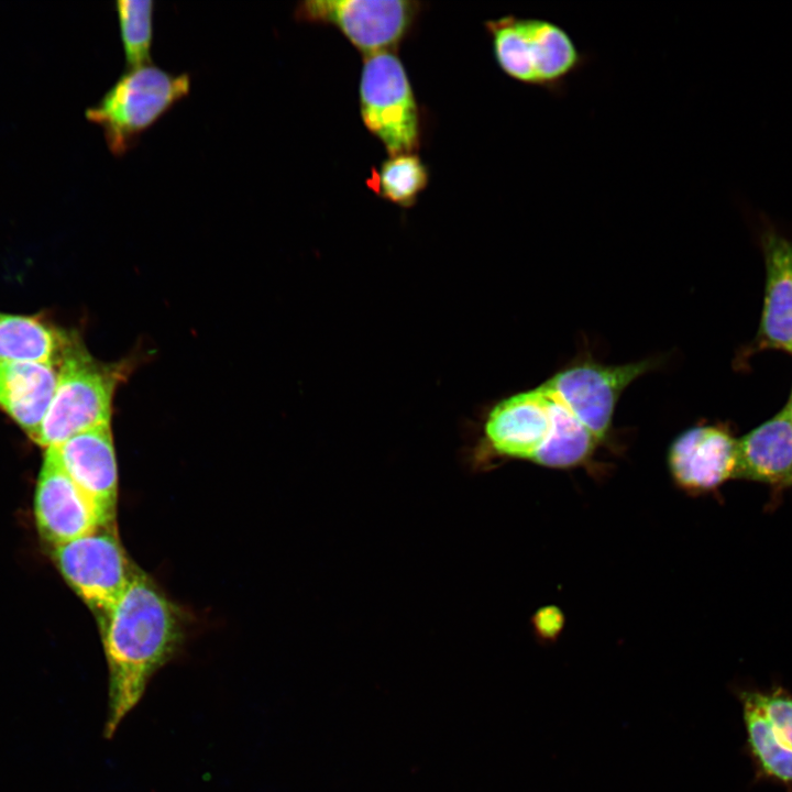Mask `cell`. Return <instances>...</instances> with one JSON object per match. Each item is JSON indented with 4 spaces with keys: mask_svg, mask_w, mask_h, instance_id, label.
I'll return each instance as SVG.
<instances>
[{
    "mask_svg": "<svg viewBox=\"0 0 792 792\" xmlns=\"http://www.w3.org/2000/svg\"><path fill=\"white\" fill-rule=\"evenodd\" d=\"M735 476L768 484L792 483V422L787 406L737 440Z\"/></svg>",
    "mask_w": 792,
    "mask_h": 792,
    "instance_id": "cell-15",
    "label": "cell"
},
{
    "mask_svg": "<svg viewBox=\"0 0 792 792\" xmlns=\"http://www.w3.org/2000/svg\"><path fill=\"white\" fill-rule=\"evenodd\" d=\"M752 224L766 263V287L759 341L765 348L792 353V235L749 198H735Z\"/></svg>",
    "mask_w": 792,
    "mask_h": 792,
    "instance_id": "cell-9",
    "label": "cell"
},
{
    "mask_svg": "<svg viewBox=\"0 0 792 792\" xmlns=\"http://www.w3.org/2000/svg\"><path fill=\"white\" fill-rule=\"evenodd\" d=\"M651 367L650 361L623 365L586 361L556 373L546 384L600 442L610 430L614 410L624 389Z\"/></svg>",
    "mask_w": 792,
    "mask_h": 792,
    "instance_id": "cell-10",
    "label": "cell"
},
{
    "mask_svg": "<svg viewBox=\"0 0 792 792\" xmlns=\"http://www.w3.org/2000/svg\"><path fill=\"white\" fill-rule=\"evenodd\" d=\"M116 12L128 68L152 63L153 0H118Z\"/></svg>",
    "mask_w": 792,
    "mask_h": 792,
    "instance_id": "cell-19",
    "label": "cell"
},
{
    "mask_svg": "<svg viewBox=\"0 0 792 792\" xmlns=\"http://www.w3.org/2000/svg\"><path fill=\"white\" fill-rule=\"evenodd\" d=\"M542 385L550 400L551 430L532 462L554 469L578 466L592 455L598 441L552 389Z\"/></svg>",
    "mask_w": 792,
    "mask_h": 792,
    "instance_id": "cell-18",
    "label": "cell"
},
{
    "mask_svg": "<svg viewBox=\"0 0 792 792\" xmlns=\"http://www.w3.org/2000/svg\"><path fill=\"white\" fill-rule=\"evenodd\" d=\"M40 532L55 547L108 525L112 518L62 469L46 449L35 493Z\"/></svg>",
    "mask_w": 792,
    "mask_h": 792,
    "instance_id": "cell-11",
    "label": "cell"
},
{
    "mask_svg": "<svg viewBox=\"0 0 792 792\" xmlns=\"http://www.w3.org/2000/svg\"><path fill=\"white\" fill-rule=\"evenodd\" d=\"M787 407H788L789 415H790V419H791V422H792V395H791V398H790L789 403L787 404Z\"/></svg>",
    "mask_w": 792,
    "mask_h": 792,
    "instance_id": "cell-22",
    "label": "cell"
},
{
    "mask_svg": "<svg viewBox=\"0 0 792 792\" xmlns=\"http://www.w3.org/2000/svg\"><path fill=\"white\" fill-rule=\"evenodd\" d=\"M46 449L67 475L113 519L118 466L110 424L92 427Z\"/></svg>",
    "mask_w": 792,
    "mask_h": 792,
    "instance_id": "cell-14",
    "label": "cell"
},
{
    "mask_svg": "<svg viewBox=\"0 0 792 792\" xmlns=\"http://www.w3.org/2000/svg\"><path fill=\"white\" fill-rule=\"evenodd\" d=\"M107 526L55 547V559L64 578L91 607L105 615L136 573L118 536Z\"/></svg>",
    "mask_w": 792,
    "mask_h": 792,
    "instance_id": "cell-8",
    "label": "cell"
},
{
    "mask_svg": "<svg viewBox=\"0 0 792 792\" xmlns=\"http://www.w3.org/2000/svg\"><path fill=\"white\" fill-rule=\"evenodd\" d=\"M668 462L675 483L685 491H712L735 476L737 440L721 426H696L672 442Z\"/></svg>",
    "mask_w": 792,
    "mask_h": 792,
    "instance_id": "cell-13",
    "label": "cell"
},
{
    "mask_svg": "<svg viewBox=\"0 0 792 792\" xmlns=\"http://www.w3.org/2000/svg\"><path fill=\"white\" fill-rule=\"evenodd\" d=\"M179 636L172 603L148 578L136 572L106 614L103 626L110 672L108 738L140 702L152 675L172 657Z\"/></svg>",
    "mask_w": 792,
    "mask_h": 792,
    "instance_id": "cell-1",
    "label": "cell"
},
{
    "mask_svg": "<svg viewBox=\"0 0 792 792\" xmlns=\"http://www.w3.org/2000/svg\"><path fill=\"white\" fill-rule=\"evenodd\" d=\"M117 375L70 339L57 365V381L45 416L31 438L46 448L99 425L110 424Z\"/></svg>",
    "mask_w": 792,
    "mask_h": 792,
    "instance_id": "cell-4",
    "label": "cell"
},
{
    "mask_svg": "<svg viewBox=\"0 0 792 792\" xmlns=\"http://www.w3.org/2000/svg\"><path fill=\"white\" fill-rule=\"evenodd\" d=\"M70 339L40 318L0 311V361L57 366Z\"/></svg>",
    "mask_w": 792,
    "mask_h": 792,
    "instance_id": "cell-17",
    "label": "cell"
},
{
    "mask_svg": "<svg viewBox=\"0 0 792 792\" xmlns=\"http://www.w3.org/2000/svg\"><path fill=\"white\" fill-rule=\"evenodd\" d=\"M428 184V170L414 153L391 155L377 173L376 191L400 207L413 206Z\"/></svg>",
    "mask_w": 792,
    "mask_h": 792,
    "instance_id": "cell-20",
    "label": "cell"
},
{
    "mask_svg": "<svg viewBox=\"0 0 792 792\" xmlns=\"http://www.w3.org/2000/svg\"><path fill=\"white\" fill-rule=\"evenodd\" d=\"M418 11L419 3L407 0H307L295 16L336 26L365 57L394 51Z\"/></svg>",
    "mask_w": 792,
    "mask_h": 792,
    "instance_id": "cell-7",
    "label": "cell"
},
{
    "mask_svg": "<svg viewBox=\"0 0 792 792\" xmlns=\"http://www.w3.org/2000/svg\"><path fill=\"white\" fill-rule=\"evenodd\" d=\"M189 90L188 73L174 74L153 63L131 67L87 110V117L102 127L109 150L120 156Z\"/></svg>",
    "mask_w": 792,
    "mask_h": 792,
    "instance_id": "cell-3",
    "label": "cell"
},
{
    "mask_svg": "<svg viewBox=\"0 0 792 792\" xmlns=\"http://www.w3.org/2000/svg\"><path fill=\"white\" fill-rule=\"evenodd\" d=\"M56 381V365L0 361V409L30 438L45 416Z\"/></svg>",
    "mask_w": 792,
    "mask_h": 792,
    "instance_id": "cell-16",
    "label": "cell"
},
{
    "mask_svg": "<svg viewBox=\"0 0 792 792\" xmlns=\"http://www.w3.org/2000/svg\"><path fill=\"white\" fill-rule=\"evenodd\" d=\"M535 627L539 638L553 640L562 628V615L554 607H546L537 613Z\"/></svg>",
    "mask_w": 792,
    "mask_h": 792,
    "instance_id": "cell-21",
    "label": "cell"
},
{
    "mask_svg": "<svg viewBox=\"0 0 792 792\" xmlns=\"http://www.w3.org/2000/svg\"><path fill=\"white\" fill-rule=\"evenodd\" d=\"M734 695L740 705L745 750L757 780L792 792V692L781 685L738 686Z\"/></svg>",
    "mask_w": 792,
    "mask_h": 792,
    "instance_id": "cell-6",
    "label": "cell"
},
{
    "mask_svg": "<svg viewBox=\"0 0 792 792\" xmlns=\"http://www.w3.org/2000/svg\"><path fill=\"white\" fill-rule=\"evenodd\" d=\"M360 111L366 129L389 155L413 153L419 144V112L400 59L393 52L364 57Z\"/></svg>",
    "mask_w": 792,
    "mask_h": 792,
    "instance_id": "cell-5",
    "label": "cell"
},
{
    "mask_svg": "<svg viewBox=\"0 0 792 792\" xmlns=\"http://www.w3.org/2000/svg\"><path fill=\"white\" fill-rule=\"evenodd\" d=\"M550 430V400L541 384L497 403L486 416L483 440L495 455L532 461Z\"/></svg>",
    "mask_w": 792,
    "mask_h": 792,
    "instance_id": "cell-12",
    "label": "cell"
},
{
    "mask_svg": "<svg viewBox=\"0 0 792 792\" xmlns=\"http://www.w3.org/2000/svg\"><path fill=\"white\" fill-rule=\"evenodd\" d=\"M493 55L510 79L561 97L569 80L592 62L559 23L536 16L505 15L485 22Z\"/></svg>",
    "mask_w": 792,
    "mask_h": 792,
    "instance_id": "cell-2",
    "label": "cell"
}]
</instances>
